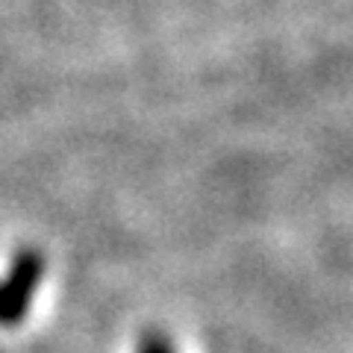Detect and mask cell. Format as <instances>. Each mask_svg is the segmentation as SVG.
Returning a JSON list of instances; mask_svg holds the SVG:
<instances>
[{
  "instance_id": "2",
  "label": "cell",
  "mask_w": 353,
  "mask_h": 353,
  "mask_svg": "<svg viewBox=\"0 0 353 353\" xmlns=\"http://www.w3.org/2000/svg\"><path fill=\"white\" fill-rule=\"evenodd\" d=\"M139 353H174V350H171V345H168V341H162L159 336H150V339H145V341H141Z\"/></svg>"
},
{
  "instance_id": "1",
  "label": "cell",
  "mask_w": 353,
  "mask_h": 353,
  "mask_svg": "<svg viewBox=\"0 0 353 353\" xmlns=\"http://www.w3.org/2000/svg\"><path fill=\"white\" fill-rule=\"evenodd\" d=\"M44 274V256L39 250H21L9 265L6 277L0 280V324H18L27 318L30 303L39 292Z\"/></svg>"
}]
</instances>
